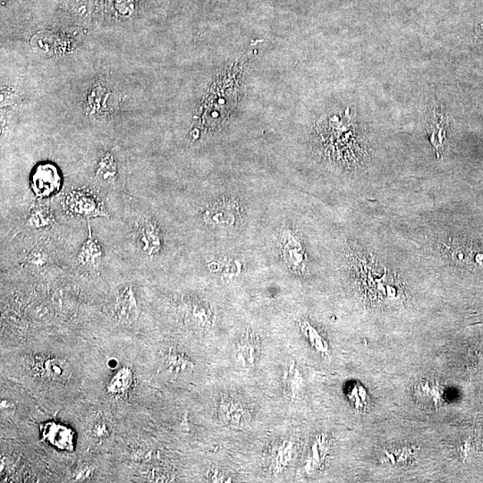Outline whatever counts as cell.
<instances>
[{"mask_svg":"<svg viewBox=\"0 0 483 483\" xmlns=\"http://www.w3.org/2000/svg\"><path fill=\"white\" fill-rule=\"evenodd\" d=\"M138 314L139 310L132 288H124L117 299L116 315L118 321L123 324L132 323L136 320Z\"/></svg>","mask_w":483,"mask_h":483,"instance_id":"obj_9","label":"cell"},{"mask_svg":"<svg viewBox=\"0 0 483 483\" xmlns=\"http://www.w3.org/2000/svg\"><path fill=\"white\" fill-rule=\"evenodd\" d=\"M445 117L444 114L435 113L434 120L430 124V142L436 148L437 154L439 155V150L444 147L445 139Z\"/></svg>","mask_w":483,"mask_h":483,"instance_id":"obj_14","label":"cell"},{"mask_svg":"<svg viewBox=\"0 0 483 483\" xmlns=\"http://www.w3.org/2000/svg\"><path fill=\"white\" fill-rule=\"evenodd\" d=\"M136 238L140 249L149 257H153L160 252L162 236L153 219L143 218L138 222Z\"/></svg>","mask_w":483,"mask_h":483,"instance_id":"obj_5","label":"cell"},{"mask_svg":"<svg viewBox=\"0 0 483 483\" xmlns=\"http://www.w3.org/2000/svg\"><path fill=\"white\" fill-rule=\"evenodd\" d=\"M257 338L249 332L242 336L236 346V357L243 366L254 364L257 359L259 344Z\"/></svg>","mask_w":483,"mask_h":483,"instance_id":"obj_12","label":"cell"},{"mask_svg":"<svg viewBox=\"0 0 483 483\" xmlns=\"http://www.w3.org/2000/svg\"><path fill=\"white\" fill-rule=\"evenodd\" d=\"M44 436L49 444L59 449H71L74 445L73 432L67 427L58 423H49L44 429Z\"/></svg>","mask_w":483,"mask_h":483,"instance_id":"obj_11","label":"cell"},{"mask_svg":"<svg viewBox=\"0 0 483 483\" xmlns=\"http://www.w3.org/2000/svg\"><path fill=\"white\" fill-rule=\"evenodd\" d=\"M210 478L212 479V482H226V479H228L225 476L224 472L220 471H212V472H210Z\"/></svg>","mask_w":483,"mask_h":483,"instance_id":"obj_19","label":"cell"},{"mask_svg":"<svg viewBox=\"0 0 483 483\" xmlns=\"http://www.w3.org/2000/svg\"><path fill=\"white\" fill-rule=\"evenodd\" d=\"M165 366L167 371L176 375L188 373L193 369L192 361L179 351H170L167 353L165 357Z\"/></svg>","mask_w":483,"mask_h":483,"instance_id":"obj_13","label":"cell"},{"mask_svg":"<svg viewBox=\"0 0 483 483\" xmlns=\"http://www.w3.org/2000/svg\"><path fill=\"white\" fill-rule=\"evenodd\" d=\"M65 209L67 214L93 217L107 216L103 202L90 191H73L65 198Z\"/></svg>","mask_w":483,"mask_h":483,"instance_id":"obj_2","label":"cell"},{"mask_svg":"<svg viewBox=\"0 0 483 483\" xmlns=\"http://www.w3.org/2000/svg\"><path fill=\"white\" fill-rule=\"evenodd\" d=\"M88 238L79 252L78 264L85 268H97L103 259V252L100 244L91 234L90 224L88 225Z\"/></svg>","mask_w":483,"mask_h":483,"instance_id":"obj_10","label":"cell"},{"mask_svg":"<svg viewBox=\"0 0 483 483\" xmlns=\"http://www.w3.org/2000/svg\"><path fill=\"white\" fill-rule=\"evenodd\" d=\"M218 412L220 422L230 429H245L252 420L248 407L236 399L225 397L220 400Z\"/></svg>","mask_w":483,"mask_h":483,"instance_id":"obj_4","label":"cell"},{"mask_svg":"<svg viewBox=\"0 0 483 483\" xmlns=\"http://www.w3.org/2000/svg\"><path fill=\"white\" fill-rule=\"evenodd\" d=\"M282 248L285 264L295 271H304L307 257L300 240L292 232L285 233L282 238Z\"/></svg>","mask_w":483,"mask_h":483,"instance_id":"obj_8","label":"cell"},{"mask_svg":"<svg viewBox=\"0 0 483 483\" xmlns=\"http://www.w3.org/2000/svg\"><path fill=\"white\" fill-rule=\"evenodd\" d=\"M133 373L128 368H123L115 374L112 379L108 384V389L110 393L121 394L126 392L132 385Z\"/></svg>","mask_w":483,"mask_h":483,"instance_id":"obj_15","label":"cell"},{"mask_svg":"<svg viewBox=\"0 0 483 483\" xmlns=\"http://www.w3.org/2000/svg\"><path fill=\"white\" fill-rule=\"evenodd\" d=\"M110 427L104 420H98L91 426L90 434L95 439H105L110 436Z\"/></svg>","mask_w":483,"mask_h":483,"instance_id":"obj_18","label":"cell"},{"mask_svg":"<svg viewBox=\"0 0 483 483\" xmlns=\"http://www.w3.org/2000/svg\"><path fill=\"white\" fill-rule=\"evenodd\" d=\"M45 370L48 375L57 380H67L71 376V367L64 360L49 359L45 363Z\"/></svg>","mask_w":483,"mask_h":483,"instance_id":"obj_16","label":"cell"},{"mask_svg":"<svg viewBox=\"0 0 483 483\" xmlns=\"http://www.w3.org/2000/svg\"><path fill=\"white\" fill-rule=\"evenodd\" d=\"M359 277L363 293L371 303L395 305L402 302V288L383 266L364 259L361 264Z\"/></svg>","mask_w":483,"mask_h":483,"instance_id":"obj_1","label":"cell"},{"mask_svg":"<svg viewBox=\"0 0 483 483\" xmlns=\"http://www.w3.org/2000/svg\"><path fill=\"white\" fill-rule=\"evenodd\" d=\"M62 179L58 167L51 163L39 164L31 176V187L38 197H49L60 189Z\"/></svg>","mask_w":483,"mask_h":483,"instance_id":"obj_3","label":"cell"},{"mask_svg":"<svg viewBox=\"0 0 483 483\" xmlns=\"http://www.w3.org/2000/svg\"><path fill=\"white\" fill-rule=\"evenodd\" d=\"M236 206L231 200H219L205 210L203 219L207 224L212 226L225 228L234 226L238 218V208Z\"/></svg>","mask_w":483,"mask_h":483,"instance_id":"obj_7","label":"cell"},{"mask_svg":"<svg viewBox=\"0 0 483 483\" xmlns=\"http://www.w3.org/2000/svg\"><path fill=\"white\" fill-rule=\"evenodd\" d=\"M416 399L420 406L438 409L444 405V387L434 379L420 380L416 387Z\"/></svg>","mask_w":483,"mask_h":483,"instance_id":"obj_6","label":"cell"},{"mask_svg":"<svg viewBox=\"0 0 483 483\" xmlns=\"http://www.w3.org/2000/svg\"><path fill=\"white\" fill-rule=\"evenodd\" d=\"M29 221L36 228H45L53 221V216L51 214L48 209L39 208L32 210L30 214Z\"/></svg>","mask_w":483,"mask_h":483,"instance_id":"obj_17","label":"cell"}]
</instances>
